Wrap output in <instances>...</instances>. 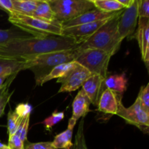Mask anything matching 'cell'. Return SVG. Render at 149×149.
<instances>
[{
	"instance_id": "6da1fadb",
	"label": "cell",
	"mask_w": 149,
	"mask_h": 149,
	"mask_svg": "<svg viewBox=\"0 0 149 149\" xmlns=\"http://www.w3.org/2000/svg\"><path fill=\"white\" fill-rule=\"evenodd\" d=\"M79 45L68 36H34L16 39L1 46L0 57L29 61L43 54L75 49Z\"/></svg>"
},
{
	"instance_id": "7a4b0ae2",
	"label": "cell",
	"mask_w": 149,
	"mask_h": 149,
	"mask_svg": "<svg viewBox=\"0 0 149 149\" xmlns=\"http://www.w3.org/2000/svg\"><path fill=\"white\" fill-rule=\"evenodd\" d=\"M122 13L109 19L94 34L81 43L78 47L79 50L81 52L87 49H96L105 51L111 56L116 54L122 42L118 33V23Z\"/></svg>"
},
{
	"instance_id": "3957f363",
	"label": "cell",
	"mask_w": 149,
	"mask_h": 149,
	"mask_svg": "<svg viewBox=\"0 0 149 149\" xmlns=\"http://www.w3.org/2000/svg\"><path fill=\"white\" fill-rule=\"evenodd\" d=\"M80 52L77 47L70 50L43 54L31 59V66L28 70L33 72L36 86H40L42 79L57 65L75 61Z\"/></svg>"
},
{
	"instance_id": "277c9868",
	"label": "cell",
	"mask_w": 149,
	"mask_h": 149,
	"mask_svg": "<svg viewBox=\"0 0 149 149\" xmlns=\"http://www.w3.org/2000/svg\"><path fill=\"white\" fill-rule=\"evenodd\" d=\"M8 20L16 28L34 36H62L63 27L59 21L49 23L16 13H10Z\"/></svg>"
},
{
	"instance_id": "5b68a950",
	"label": "cell",
	"mask_w": 149,
	"mask_h": 149,
	"mask_svg": "<svg viewBox=\"0 0 149 149\" xmlns=\"http://www.w3.org/2000/svg\"><path fill=\"white\" fill-rule=\"evenodd\" d=\"M58 21L63 23L76 18L95 8L91 0H48Z\"/></svg>"
},
{
	"instance_id": "8992f818",
	"label": "cell",
	"mask_w": 149,
	"mask_h": 149,
	"mask_svg": "<svg viewBox=\"0 0 149 149\" xmlns=\"http://www.w3.org/2000/svg\"><path fill=\"white\" fill-rule=\"evenodd\" d=\"M111 56L105 51L96 49H87L81 51L76 62L88 70L92 74H97L106 79Z\"/></svg>"
},
{
	"instance_id": "52a82bcc",
	"label": "cell",
	"mask_w": 149,
	"mask_h": 149,
	"mask_svg": "<svg viewBox=\"0 0 149 149\" xmlns=\"http://www.w3.org/2000/svg\"><path fill=\"white\" fill-rule=\"evenodd\" d=\"M116 115L125 119L127 124L137 127L146 133L148 132L149 112L141 106L138 98L129 108H125L121 100Z\"/></svg>"
},
{
	"instance_id": "ba28073f",
	"label": "cell",
	"mask_w": 149,
	"mask_h": 149,
	"mask_svg": "<svg viewBox=\"0 0 149 149\" xmlns=\"http://www.w3.org/2000/svg\"><path fill=\"white\" fill-rule=\"evenodd\" d=\"M91 74L88 70L77 63L74 69L64 77L58 79L57 83H61V87L58 90V93L76 91L81 87L84 81Z\"/></svg>"
},
{
	"instance_id": "9c48e42d",
	"label": "cell",
	"mask_w": 149,
	"mask_h": 149,
	"mask_svg": "<svg viewBox=\"0 0 149 149\" xmlns=\"http://www.w3.org/2000/svg\"><path fill=\"white\" fill-rule=\"evenodd\" d=\"M138 2L134 0V2L127 8H125L120 15L118 23V33L122 41L125 38L132 37L138 26Z\"/></svg>"
},
{
	"instance_id": "30bf717a",
	"label": "cell",
	"mask_w": 149,
	"mask_h": 149,
	"mask_svg": "<svg viewBox=\"0 0 149 149\" xmlns=\"http://www.w3.org/2000/svg\"><path fill=\"white\" fill-rule=\"evenodd\" d=\"M109 20H101V21L95 22V23H86V24H81L79 26L63 29L62 36L73 38L76 42L81 45L84 41L89 39L92 35L94 34Z\"/></svg>"
},
{
	"instance_id": "8fae6325",
	"label": "cell",
	"mask_w": 149,
	"mask_h": 149,
	"mask_svg": "<svg viewBox=\"0 0 149 149\" xmlns=\"http://www.w3.org/2000/svg\"><path fill=\"white\" fill-rule=\"evenodd\" d=\"M122 11H123V10H121V11L113 12V13H105V12H102L97 9L94 8L93 10H90L86 13H83L82 15L78 16L76 18L70 20L68 21L63 22V23H61V24H62L63 29L73 27V26H79L81 24L109 20V19H111L114 16L117 15Z\"/></svg>"
},
{
	"instance_id": "7c38bea8",
	"label": "cell",
	"mask_w": 149,
	"mask_h": 149,
	"mask_svg": "<svg viewBox=\"0 0 149 149\" xmlns=\"http://www.w3.org/2000/svg\"><path fill=\"white\" fill-rule=\"evenodd\" d=\"M105 79L97 74H91L81 86V90L87 95L93 106H97L100 95L106 89Z\"/></svg>"
},
{
	"instance_id": "4fadbf2b",
	"label": "cell",
	"mask_w": 149,
	"mask_h": 149,
	"mask_svg": "<svg viewBox=\"0 0 149 149\" xmlns=\"http://www.w3.org/2000/svg\"><path fill=\"white\" fill-rule=\"evenodd\" d=\"M149 18L138 17L136 38L141 49L143 61L147 69L149 64Z\"/></svg>"
},
{
	"instance_id": "5bb4252c",
	"label": "cell",
	"mask_w": 149,
	"mask_h": 149,
	"mask_svg": "<svg viewBox=\"0 0 149 149\" xmlns=\"http://www.w3.org/2000/svg\"><path fill=\"white\" fill-rule=\"evenodd\" d=\"M122 100L120 94L109 89H105L99 99L97 107L100 111L106 114L116 115L119 102Z\"/></svg>"
},
{
	"instance_id": "9a60e30c",
	"label": "cell",
	"mask_w": 149,
	"mask_h": 149,
	"mask_svg": "<svg viewBox=\"0 0 149 149\" xmlns=\"http://www.w3.org/2000/svg\"><path fill=\"white\" fill-rule=\"evenodd\" d=\"M31 61L0 57V76H11L17 74L20 71L28 70Z\"/></svg>"
},
{
	"instance_id": "2e32d148",
	"label": "cell",
	"mask_w": 149,
	"mask_h": 149,
	"mask_svg": "<svg viewBox=\"0 0 149 149\" xmlns=\"http://www.w3.org/2000/svg\"><path fill=\"white\" fill-rule=\"evenodd\" d=\"M77 120L70 118L68 120V127L63 132H61L57 135L54 138V141H52V146L56 149H71L74 146V143H72L73 137V130L75 127Z\"/></svg>"
},
{
	"instance_id": "e0dca14e",
	"label": "cell",
	"mask_w": 149,
	"mask_h": 149,
	"mask_svg": "<svg viewBox=\"0 0 149 149\" xmlns=\"http://www.w3.org/2000/svg\"><path fill=\"white\" fill-rule=\"evenodd\" d=\"M91 105L90 99L82 90H80L77 93L72 103V116L75 120L84 116L90 111V106Z\"/></svg>"
},
{
	"instance_id": "ac0fdd59",
	"label": "cell",
	"mask_w": 149,
	"mask_h": 149,
	"mask_svg": "<svg viewBox=\"0 0 149 149\" xmlns=\"http://www.w3.org/2000/svg\"><path fill=\"white\" fill-rule=\"evenodd\" d=\"M104 85L106 89H109L114 93L122 95L127 90V79L125 73L108 76L105 79Z\"/></svg>"
},
{
	"instance_id": "d6986e66",
	"label": "cell",
	"mask_w": 149,
	"mask_h": 149,
	"mask_svg": "<svg viewBox=\"0 0 149 149\" xmlns=\"http://www.w3.org/2000/svg\"><path fill=\"white\" fill-rule=\"evenodd\" d=\"M34 37V36L18 29L11 28L9 29H0V47L7 45L13 40L26 38Z\"/></svg>"
},
{
	"instance_id": "ffe728a7",
	"label": "cell",
	"mask_w": 149,
	"mask_h": 149,
	"mask_svg": "<svg viewBox=\"0 0 149 149\" xmlns=\"http://www.w3.org/2000/svg\"><path fill=\"white\" fill-rule=\"evenodd\" d=\"M32 17L44 21L52 23L58 21L55 18V13L51 8L47 0H40L39 4L32 14Z\"/></svg>"
},
{
	"instance_id": "44dd1931",
	"label": "cell",
	"mask_w": 149,
	"mask_h": 149,
	"mask_svg": "<svg viewBox=\"0 0 149 149\" xmlns=\"http://www.w3.org/2000/svg\"><path fill=\"white\" fill-rule=\"evenodd\" d=\"M76 65H77V62L76 61H72V62L66 63L61 64V65H57L56 67H55L49 73V74H47L42 79L40 86L43 85L45 83L47 82V81H50L52 79H59L64 77L68 73H69L71 70L74 69L75 68Z\"/></svg>"
},
{
	"instance_id": "7402d4cb",
	"label": "cell",
	"mask_w": 149,
	"mask_h": 149,
	"mask_svg": "<svg viewBox=\"0 0 149 149\" xmlns=\"http://www.w3.org/2000/svg\"><path fill=\"white\" fill-rule=\"evenodd\" d=\"M40 0H13V13L32 16Z\"/></svg>"
},
{
	"instance_id": "603a6c76",
	"label": "cell",
	"mask_w": 149,
	"mask_h": 149,
	"mask_svg": "<svg viewBox=\"0 0 149 149\" xmlns=\"http://www.w3.org/2000/svg\"><path fill=\"white\" fill-rule=\"evenodd\" d=\"M95 8L105 13H113L125 9L118 0H91Z\"/></svg>"
},
{
	"instance_id": "cb8c5ba5",
	"label": "cell",
	"mask_w": 149,
	"mask_h": 149,
	"mask_svg": "<svg viewBox=\"0 0 149 149\" xmlns=\"http://www.w3.org/2000/svg\"><path fill=\"white\" fill-rule=\"evenodd\" d=\"M73 149H88L84 136V118H82L79 122Z\"/></svg>"
},
{
	"instance_id": "d4e9b609",
	"label": "cell",
	"mask_w": 149,
	"mask_h": 149,
	"mask_svg": "<svg viewBox=\"0 0 149 149\" xmlns=\"http://www.w3.org/2000/svg\"><path fill=\"white\" fill-rule=\"evenodd\" d=\"M16 76H17V74H13V75H11L9 77L8 82H7V86H6L5 90H4V93H3L1 98H0V118L4 114V109H5L6 106H7V103L10 101L12 95H13V92H14L13 91L12 93H10V87L11 85L12 82L13 81V80L15 79Z\"/></svg>"
},
{
	"instance_id": "484cf974",
	"label": "cell",
	"mask_w": 149,
	"mask_h": 149,
	"mask_svg": "<svg viewBox=\"0 0 149 149\" xmlns=\"http://www.w3.org/2000/svg\"><path fill=\"white\" fill-rule=\"evenodd\" d=\"M21 119L19 117L15 111H10L7 114V132L9 137L15 135L18 128Z\"/></svg>"
},
{
	"instance_id": "4316f807",
	"label": "cell",
	"mask_w": 149,
	"mask_h": 149,
	"mask_svg": "<svg viewBox=\"0 0 149 149\" xmlns=\"http://www.w3.org/2000/svg\"><path fill=\"white\" fill-rule=\"evenodd\" d=\"M64 119V113L63 112H56L55 111L51 116L45 119L42 124L45 125V128L47 130H50L51 128L54 125H57L58 122H61V120Z\"/></svg>"
},
{
	"instance_id": "83f0119b",
	"label": "cell",
	"mask_w": 149,
	"mask_h": 149,
	"mask_svg": "<svg viewBox=\"0 0 149 149\" xmlns=\"http://www.w3.org/2000/svg\"><path fill=\"white\" fill-rule=\"evenodd\" d=\"M29 121H30V116H27L26 118H23L21 119L18 128H17L16 133L21 141L23 143L27 140V133L28 130H29Z\"/></svg>"
},
{
	"instance_id": "f1b7e54d",
	"label": "cell",
	"mask_w": 149,
	"mask_h": 149,
	"mask_svg": "<svg viewBox=\"0 0 149 149\" xmlns=\"http://www.w3.org/2000/svg\"><path fill=\"white\" fill-rule=\"evenodd\" d=\"M137 98L139 100L141 106L149 112V84L141 87Z\"/></svg>"
},
{
	"instance_id": "f546056e",
	"label": "cell",
	"mask_w": 149,
	"mask_h": 149,
	"mask_svg": "<svg viewBox=\"0 0 149 149\" xmlns=\"http://www.w3.org/2000/svg\"><path fill=\"white\" fill-rule=\"evenodd\" d=\"M32 110H33V107H32L31 105L26 103H20V104L17 105L15 111L17 113V116L22 119L23 118L27 117V116H30Z\"/></svg>"
},
{
	"instance_id": "4dcf8cb0",
	"label": "cell",
	"mask_w": 149,
	"mask_h": 149,
	"mask_svg": "<svg viewBox=\"0 0 149 149\" xmlns=\"http://www.w3.org/2000/svg\"><path fill=\"white\" fill-rule=\"evenodd\" d=\"M138 17L149 18V1L148 0H138Z\"/></svg>"
},
{
	"instance_id": "1f68e13d",
	"label": "cell",
	"mask_w": 149,
	"mask_h": 149,
	"mask_svg": "<svg viewBox=\"0 0 149 149\" xmlns=\"http://www.w3.org/2000/svg\"><path fill=\"white\" fill-rule=\"evenodd\" d=\"M7 146L10 149H24V143L17 134L9 137Z\"/></svg>"
},
{
	"instance_id": "d6a6232c",
	"label": "cell",
	"mask_w": 149,
	"mask_h": 149,
	"mask_svg": "<svg viewBox=\"0 0 149 149\" xmlns=\"http://www.w3.org/2000/svg\"><path fill=\"white\" fill-rule=\"evenodd\" d=\"M24 149H56L52 146V142L28 143L24 146Z\"/></svg>"
},
{
	"instance_id": "836d02e7",
	"label": "cell",
	"mask_w": 149,
	"mask_h": 149,
	"mask_svg": "<svg viewBox=\"0 0 149 149\" xmlns=\"http://www.w3.org/2000/svg\"><path fill=\"white\" fill-rule=\"evenodd\" d=\"M0 9L5 10L7 13H13V0H0Z\"/></svg>"
},
{
	"instance_id": "e575fe53",
	"label": "cell",
	"mask_w": 149,
	"mask_h": 149,
	"mask_svg": "<svg viewBox=\"0 0 149 149\" xmlns=\"http://www.w3.org/2000/svg\"><path fill=\"white\" fill-rule=\"evenodd\" d=\"M119 1L121 4L125 8H127L130 6H131L132 4V3L134 2V0H118Z\"/></svg>"
},
{
	"instance_id": "d590c367",
	"label": "cell",
	"mask_w": 149,
	"mask_h": 149,
	"mask_svg": "<svg viewBox=\"0 0 149 149\" xmlns=\"http://www.w3.org/2000/svg\"><path fill=\"white\" fill-rule=\"evenodd\" d=\"M9 77H10V76H0V90L3 87L4 82L8 79Z\"/></svg>"
},
{
	"instance_id": "8d00e7d4",
	"label": "cell",
	"mask_w": 149,
	"mask_h": 149,
	"mask_svg": "<svg viewBox=\"0 0 149 149\" xmlns=\"http://www.w3.org/2000/svg\"><path fill=\"white\" fill-rule=\"evenodd\" d=\"M0 149H10V148H9L8 146L0 142Z\"/></svg>"
},
{
	"instance_id": "74e56055",
	"label": "cell",
	"mask_w": 149,
	"mask_h": 149,
	"mask_svg": "<svg viewBox=\"0 0 149 149\" xmlns=\"http://www.w3.org/2000/svg\"><path fill=\"white\" fill-rule=\"evenodd\" d=\"M72 149H73V148H72Z\"/></svg>"
}]
</instances>
